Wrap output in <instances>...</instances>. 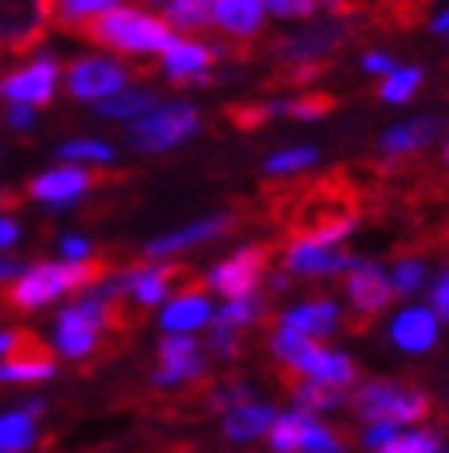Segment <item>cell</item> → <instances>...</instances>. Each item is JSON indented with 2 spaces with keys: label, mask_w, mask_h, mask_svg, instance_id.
<instances>
[{
  "label": "cell",
  "mask_w": 449,
  "mask_h": 453,
  "mask_svg": "<svg viewBox=\"0 0 449 453\" xmlns=\"http://www.w3.org/2000/svg\"><path fill=\"white\" fill-rule=\"evenodd\" d=\"M59 71L63 66L52 56H37L27 66L0 78V96L8 104H27V107H49L59 85Z\"/></svg>",
  "instance_id": "cell-10"
},
{
  "label": "cell",
  "mask_w": 449,
  "mask_h": 453,
  "mask_svg": "<svg viewBox=\"0 0 449 453\" xmlns=\"http://www.w3.org/2000/svg\"><path fill=\"white\" fill-rule=\"evenodd\" d=\"M335 104H339V100H335L331 93H299V96H291V100H277V104H273V115H287V119H306V122H313V119L331 115Z\"/></svg>",
  "instance_id": "cell-30"
},
{
  "label": "cell",
  "mask_w": 449,
  "mask_h": 453,
  "mask_svg": "<svg viewBox=\"0 0 449 453\" xmlns=\"http://www.w3.org/2000/svg\"><path fill=\"white\" fill-rule=\"evenodd\" d=\"M379 453H442L438 435L431 432H413V435H394L391 442L379 446Z\"/></svg>",
  "instance_id": "cell-37"
},
{
  "label": "cell",
  "mask_w": 449,
  "mask_h": 453,
  "mask_svg": "<svg viewBox=\"0 0 449 453\" xmlns=\"http://www.w3.org/2000/svg\"><path fill=\"white\" fill-rule=\"evenodd\" d=\"M420 280H423V262L401 258V265L394 269V291H398V296H409V291H416Z\"/></svg>",
  "instance_id": "cell-40"
},
{
  "label": "cell",
  "mask_w": 449,
  "mask_h": 453,
  "mask_svg": "<svg viewBox=\"0 0 449 453\" xmlns=\"http://www.w3.org/2000/svg\"><path fill=\"white\" fill-rule=\"evenodd\" d=\"M291 369L295 372H306L313 380H324V383H339V388H346V383H354L357 369H354V361L346 354H331L317 343H306V350L291 361Z\"/></svg>",
  "instance_id": "cell-18"
},
{
  "label": "cell",
  "mask_w": 449,
  "mask_h": 453,
  "mask_svg": "<svg viewBox=\"0 0 449 453\" xmlns=\"http://www.w3.org/2000/svg\"><path fill=\"white\" fill-rule=\"evenodd\" d=\"M74 37L93 41L100 49L122 52V56H159L166 44L177 37L163 15H148L141 8H110L93 19H85L74 30Z\"/></svg>",
  "instance_id": "cell-2"
},
{
  "label": "cell",
  "mask_w": 449,
  "mask_h": 453,
  "mask_svg": "<svg viewBox=\"0 0 449 453\" xmlns=\"http://www.w3.org/2000/svg\"><path fill=\"white\" fill-rule=\"evenodd\" d=\"M110 328V306L103 299H81L66 306L56 321V347L66 357H88L100 343V332Z\"/></svg>",
  "instance_id": "cell-7"
},
{
  "label": "cell",
  "mask_w": 449,
  "mask_h": 453,
  "mask_svg": "<svg viewBox=\"0 0 449 453\" xmlns=\"http://www.w3.org/2000/svg\"><path fill=\"white\" fill-rule=\"evenodd\" d=\"M133 78V71L118 59H103V56H81L74 63H66V93L74 100H88L96 104L110 93L126 88Z\"/></svg>",
  "instance_id": "cell-9"
},
{
  "label": "cell",
  "mask_w": 449,
  "mask_h": 453,
  "mask_svg": "<svg viewBox=\"0 0 449 453\" xmlns=\"http://www.w3.org/2000/svg\"><path fill=\"white\" fill-rule=\"evenodd\" d=\"M122 0H52V27H59L63 34H74L85 19L110 12Z\"/></svg>",
  "instance_id": "cell-29"
},
{
  "label": "cell",
  "mask_w": 449,
  "mask_h": 453,
  "mask_svg": "<svg viewBox=\"0 0 449 453\" xmlns=\"http://www.w3.org/2000/svg\"><path fill=\"white\" fill-rule=\"evenodd\" d=\"M210 27H217L236 44H247L265 27V4L262 0H214L210 4Z\"/></svg>",
  "instance_id": "cell-16"
},
{
  "label": "cell",
  "mask_w": 449,
  "mask_h": 453,
  "mask_svg": "<svg viewBox=\"0 0 449 453\" xmlns=\"http://www.w3.org/2000/svg\"><path fill=\"white\" fill-rule=\"evenodd\" d=\"M299 453H343V442L335 439L324 424L309 420L302 432V442H299Z\"/></svg>",
  "instance_id": "cell-38"
},
{
  "label": "cell",
  "mask_w": 449,
  "mask_h": 453,
  "mask_svg": "<svg viewBox=\"0 0 449 453\" xmlns=\"http://www.w3.org/2000/svg\"><path fill=\"white\" fill-rule=\"evenodd\" d=\"M350 405H354V413L365 420L420 424L431 413V395L423 388H413V383H401V380H372L354 391Z\"/></svg>",
  "instance_id": "cell-4"
},
{
  "label": "cell",
  "mask_w": 449,
  "mask_h": 453,
  "mask_svg": "<svg viewBox=\"0 0 449 453\" xmlns=\"http://www.w3.org/2000/svg\"><path fill=\"white\" fill-rule=\"evenodd\" d=\"M224 119L236 129H262L277 115H273V104H232V107H224Z\"/></svg>",
  "instance_id": "cell-35"
},
{
  "label": "cell",
  "mask_w": 449,
  "mask_h": 453,
  "mask_svg": "<svg viewBox=\"0 0 449 453\" xmlns=\"http://www.w3.org/2000/svg\"><path fill=\"white\" fill-rule=\"evenodd\" d=\"M387 81L379 85V96H384L387 104H406L416 88H420V81H423V71L420 66H394L391 74H384Z\"/></svg>",
  "instance_id": "cell-32"
},
{
  "label": "cell",
  "mask_w": 449,
  "mask_h": 453,
  "mask_svg": "<svg viewBox=\"0 0 449 453\" xmlns=\"http://www.w3.org/2000/svg\"><path fill=\"white\" fill-rule=\"evenodd\" d=\"M34 343V332H0V357L19 354L22 347Z\"/></svg>",
  "instance_id": "cell-44"
},
{
  "label": "cell",
  "mask_w": 449,
  "mask_h": 453,
  "mask_svg": "<svg viewBox=\"0 0 449 453\" xmlns=\"http://www.w3.org/2000/svg\"><path fill=\"white\" fill-rule=\"evenodd\" d=\"M56 372V361L52 354L44 350V343H34L22 347L19 354H8L0 357V383H41Z\"/></svg>",
  "instance_id": "cell-19"
},
{
  "label": "cell",
  "mask_w": 449,
  "mask_h": 453,
  "mask_svg": "<svg viewBox=\"0 0 449 453\" xmlns=\"http://www.w3.org/2000/svg\"><path fill=\"white\" fill-rule=\"evenodd\" d=\"M317 163V151L313 148H287V151H277L273 158L265 163V173L269 177H284V173H299L306 166Z\"/></svg>",
  "instance_id": "cell-34"
},
{
  "label": "cell",
  "mask_w": 449,
  "mask_h": 453,
  "mask_svg": "<svg viewBox=\"0 0 449 453\" xmlns=\"http://www.w3.org/2000/svg\"><path fill=\"white\" fill-rule=\"evenodd\" d=\"M361 66H365V71H369V74H391V71H394V66H398V63H394L391 56H384V52H369V56L361 59Z\"/></svg>",
  "instance_id": "cell-46"
},
{
  "label": "cell",
  "mask_w": 449,
  "mask_h": 453,
  "mask_svg": "<svg viewBox=\"0 0 449 453\" xmlns=\"http://www.w3.org/2000/svg\"><path fill=\"white\" fill-rule=\"evenodd\" d=\"M435 335H438V325H435V313L428 310H406L394 321V343L401 350H413V354L431 350Z\"/></svg>",
  "instance_id": "cell-22"
},
{
  "label": "cell",
  "mask_w": 449,
  "mask_h": 453,
  "mask_svg": "<svg viewBox=\"0 0 449 453\" xmlns=\"http://www.w3.org/2000/svg\"><path fill=\"white\" fill-rule=\"evenodd\" d=\"M335 321H339V310H335V303H309V306H295V310H287L280 317V325L287 328H295L309 339H317V335H328L335 328Z\"/></svg>",
  "instance_id": "cell-26"
},
{
  "label": "cell",
  "mask_w": 449,
  "mask_h": 453,
  "mask_svg": "<svg viewBox=\"0 0 449 453\" xmlns=\"http://www.w3.org/2000/svg\"><path fill=\"white\" fill-rule=\"evenodd\" d=\"M431 299H435V310L445 317V321H449V273L435 284V291H431Z\"/></svg>",
  "instance_id": "cell-48"
},
{
  "label": "cell",
  "mask_w": 449,
  "mask_h": 453,
  "mask_svg": "<svg viewBox=\"0 0 449 453\" xmlns=\"http://www.w3.org/2000/svg\"><path fill=\"white\" fill-rule=\"evenodd\" d=\"M435 30H438V34H445V37H449V12H442V15H438V19H435Z\"/></svg>",
  "instance_id": "cell-50"
},
{
  "label": "cell",
  "mask_w": 449,
  "mask_h": 453,
  "mask_svg": "<svg viewBox=\"0 0 449 453\" xmlns=\"http://www.w3.org/2000/svg\"><path fill=\"white\" fill-rule=\"evenodd\" d=\"M52 30V0H0V52L27 56Z\"/></svg>",
  "instance_id": "cell-6"
},
{
  "label": "cell",
  "mask_w": 449,
  "mask_h": 453,
  "mask_svg": "<svg viewBox=\"0 0 449 453\" xmlns=\"http://www.w3.org/2000/svg\"><path fill=\"white\" fill-rule=\"evenodd\" d=\"M442 133V119L428 115V119H413L406 126H394L384 137V155H416L423 151Z\"/></svg>",
  "instance_id": "cell-21"
},
{
  "label": "cell",
  "mask_w": 449,
  "mask_h": 453,
  "mask_svg": "<svg viewBox=\"0 0 449 453\" xmlns=\"http://www.w3.org/2000/svg\"><path fill=\"white\" fill-rule=\"evenodd\" d=\"M210 321V306L203 299V291H177V299L163 313V328L166 332H192L199 325Z\"/></svg>",
  "instance_id": "cell-23"
},
{
  "label": "cell",
  "mask_w": 449,
  "mask_h": 453,
  "mask_svg": "<svg viewBox=\"0 0 449 453\" xmlns=\"http://www.w3.org/2000/svg\"><path fill=\"white\" fill-rule=\"evenodd\" d=\"M210 4L214 0H163L159 15L166 19L170 30L199 34V30H210Z\"/></svg>",
  "instance_id": "cell-25"
},
{
  "label": "cell",
  "mask_w": 449,
  "mask_h": 453,
  "mask_svg": "<svg viewBox=\"0 0 449 453\" xmlns=\"http://www.w3.org/2000/svg\"><path fill=\"white\" fill-rule=\"evenodd\" d=\"M354 41V27L346 19L331 15L328 22H317V27H306L299 34H284L277 41H269V52L284 63H295V59H328L343 49V44Z\"/></svg>",
  "instance_id": "cell-8"
},
{
  "label": "cell",
  "mask_w": 449,
  "mask_h": 453,
  "mask_svg": "<svg viewBox=\"0 0 449 453\" xmlns=\"http://www.w3.org/2000/svg\"><path fill=\"white\" fill-rule=\"evenodd\" d=\"M159 104V96L148 93V88H118V93H110L103 100H96V111L103 119H122V122H133L141 119L144 111H151Z\"/></svg>",
  "instance_id": "cell-27"
},
{
  "label": "cell",
  "mask_w": 449,
  "mask_h": 453,
  "mask_svg": "<svg viewBox=\"0 0 449 453\" xmlns=\"http://www.w3.org/2000/svg\"><path fill=\"white\" fill-rule=\"evenodd\" d=\"M309 424V413H291V417H277L269 424V442H273L277 453H299L302 432Z\"/></svg>",
  "instance_id": "cell-31"
},
{
  "label": "cell",
  "mask_w": 449,
  "mask_h": 453,
  "mask_svg": "<svg viewBox=\"0 0 449 453\" xmlns=\"http://www.w3.org/2000/svg\"><path fill=\"white\" fill-rule=\"evenodd\" d=\"M376 427H369V432H365V446L369 449H379V446H384V442H391L394 435H398V424H391V420H372Z\"/></svg>",
  "instance_id": "cell-42"
},
{
  "label": "cell",
  "mask_w": 449,
  "mask_h": 453,
  "mask_svg": "<svg viewBox=\"0 0 449 453\" xmlns=\"http://www.w3.org/2000/svg\"><path fill=\"white\" fill-rule=\"evenodd\" d=\"M258 317H262V299H255V291H251V296H243V299H229V306L217 313V321H214V325L247 328L251 321H258Z\"/></svg>",
  "instance_id": "cell-33"
},
{
  "label": "cell",
  "mask_w": 449,
  "mask_h": 453,
  "mask_svg": "<svg viewBox=\"0 0 449 453\" xmlns=\"http://www.w3.org/2000/svg\"><path fill=\"white\" fill-rule=\"evenodd\" d=\"M19 273H22V265H19V262L0 258V280H11V277H19Z\"/></svg>",
  "instance_id": "cell-49"
},
{
  "label": "cell",
  "mask_w": 449,
  "mask_h": 453,
  "mask_svg": "<svg viewBox=\"0 0 449 453\" xmlns=\"http://www.w3.org/2000/svg\"><path fill=\"white\" fill-rule=\"evenodd\" d=\"M232 229H236V218H232V214L203 218V221L188 225V229H177V233H170V236H159V240H151V243L144 247V255H148V258H159V255H173V251H185V247H195V243H203V240L224 236V233H232Z\"/></svg>",
  "instance_id": "cell-17"
},
{
  "label": "cell",
  "mask_w": 449,
  "mask_h": 453,
  "mask_svg": "<svg viewBox=\"0 0 449 453\" xmlns=\"http://www.w3.org/2000/svg\"><path fill=\"white\" fill-rule=\"evenodd\" d=\"M159 56H163V71L181 85H207L210 66L221 59L217 49H207V44L188 41V37H173Z\"/></svg>",
  "instance_id": "cell-14"
},
{
  "label": "cell",
  "mask_w": 449,
  "mask_h": 453,
  "mask_svg": "<svg viewBox=\"0 0 449 453\" xmlns=\"http://www.w3.org/2000/svg\"><path fill=\"white\" fill-rule=\"evenodd\" d=\"M346 291H350V303L357 310V317L350 321V332H361V325H369L372 317L398 296L394 280L384 273V269L379 265H361V262H354V277H350Z\"/></svg>",
  "instance_id": "cell-12"
},
{
  "label": "cell",
  "mask_w": 449,
  "mask_h": 453,
  "mask_svg": "<svg viewBox=\"0 0 449 453\" xmlns=\"http://www.w3.org/2000/svg\"><path fill=\"white\" fill-rule=\"evenodd\" d=\"M59 158H66V163H110L115 151L100 141H71L59 148Z\"/></svg>",
  "instance_id": "cell-36"
},
{
  "label": "cell",
  "mask_w": 449,
  "mask_h": 453,
  "mask_svg": "<svg viewBox=\"0 0 449 453\" xmlns=\"http://www.w3.org/2000/svg\"><path fill=\"white\" fill-rule=\"evenodd\" d=\"M262 4L277 19H313L321 12V0H262Z\"/></svg>",
  "instance_id": "cell-39"
},
{
  "label": "cell",
  "mask_w": 449,
  "mask_h": 453,
  "mask_svg": "<svg viewBox=\"0 0 449 453\" xmlns=\"http://www.w3.org/2000/svg\"><path fill=\"white\" fill-rule=\"evenodd\" d=\"M103 277H107V262H93V258L41 262V265L22 269L19 277H11V288L4 291V303L15 306V310H37L44 303L66 296V291L93 288Z\"/></svg>",
  "instance_id": "cell-3"
},
{
  "label": "cell",
  "mask_w": 449,
  "mask_h": 453,
  "mask_svg": "<svg viewBox=\"0 0 449 453\" xmlns=\"http://www.w3.org/2000/svg\"><path fill=\"white\" fill-rule=\"evenodd\" d=\"M265 221H273L287 243H339L365 218L369 188L350 170H328L321 177H277L265 185Z\"/></svg>",
  "instance_id": "cell-1"
},
{
  "label": "cell",
  "mask_w": 449,
  "mask_h": 453,
  "mask_svg": "<svg viewBox=\"0 0 449 453\" xmlns=\"http://www.w3.org/2000/svg\"><path fill=\"white\" fill-rule=\"evenodd\" d=\"M210 350H217V354H224V357H236V354L243 350L236 328H229V325H214V332H210Z\"/></svg>",
  "instance_id": "cell-41"
},
{
  "label": "cell",
  "mask_w": 449,
  "mask_h": 453,
  "mask_svg": "<svg viewBox=\"0 0 449 453\" xmlns=\"http://www.w3.org/2000/svg\"><path fill=\"white\" fill-rule=\"evenodd\" d=\"M4 122H8L11 129H19V133L34 129V107H27V104H8V111H4Z\"/></svg>",
  "instance_id": "cell-43"
},
{
  "label": "cell",
  "mask_w": 449,
  "mask_h": 453,
  "mask_svg": "<svg viewBox=\"0 0 449 453\" xmlns=\"http://www.w3.org/2000/svg\"><path fill=\"white\" fill-rule=\"evenodd\" d=\"M273 420H277V413L269 410V405L243 402V405H232L229 417H224V435L229 439H255V435L269 432V424Z\"/></svg>",
  "instance_id": "cell-28"
},
{
  "label": "cell",
  "mask_w": 449,
  "mask_h": 453,
  "mask_svg": "<svg viewBox=\"0 0 449 453\" xmlns=\"http://www.w3.org/2000/svg\"><path fill=\"white\" fill-rule=\"evenodd\" d=\"M59 251H63V258H71V262H78V258H88V240H81V236H63V243H59Z\"/></svg>",
  "instance_id": "cell-45"
},
{
  "label": "cell",
  "mask_w": 449,
  "mask_h": 453,
  "mask_svg": "<svg viewBox=\"0 0 449 453\" xmlns=\"http://www.w3.org/2000/svg\"><path fill=\"white\" fill-rule=\"evenodd\" d=\"M269 262H273V247L269 243H255L243 247L232 258H224L214 273H210V288H217L224 299H243L258 288V280L269 273Z\"/></svg>",
  "instance_id": "cell-11"
},
{
  "label": "cell",
  "mask_w": 449,
  "mask_h": 453,
  "mask_svg": "<svg viewBox=\"0 0 449 453\" xmlns=\"http://www.w3.org/2000/svg\"><path fill=\"white\" fill-rule=\"evenodd\" d=\"M284 265L291 269V273H339V269H354V258L343 255V251H331V243L328 247H317V243H287Z\"/></svg>",
  "instance_id": "cell-20"
},
{
  "label": "cell",
  "mask_w": 449,
  "mask_h": 453,
  "mask_svg": "<svg viewBox=\"0 0 449 453\" xmlns=\"http://www.w3.org/2000/svg\"><path fill=\"white\" fill-rule=\"evenodd\" d=\"M15 243H19V225H15V218L0 214V251H8V247H15Z\"/></svg>",
  "instance_id": "cell-47"
},
{
  "label": "cell",
  "mask_w": 449,
  "mask_h": 453,
  "mask_svg": "<svg viewBox=\"0 0 449 453\" xmlns=\"http://www.w3.org/2000/svg\"><path fill=\"white\" fill-rule=\"evenodd\" d=\"M44 402H30L27 410L0 417V453H27L34 446V420L41 417Z\"/></svg>",
  "instance_id": "cell-24"
},
{
  "label": "cell",
  "mask_w": 449,
  "mask_h": 453,
  "mask_svg": "<svg viewBox=\"0 0 449 453\" xmlns=\"http://www.w3.org/2000/svg\"><path fill=\"white\" fill-rule=\"evenodd\" d=\"M163 365L155 372V383L159 388H177V383L188 380H203V357H199V347L192 335H166L159 347Z\"/></svg>",
  "instance_id": "cell-15"
},
{
  "label": "cell",
  "mask_w": 449,
  "mask_h": 453,
  "mask_svg": "<svg viewBox=\"0 0 449 453\" xmlns=\"http://www.w3.org/2000/svg\"><path fill=\"white\" fill-rule=\"evenodd\" d=\"M100 173L93 170H81L78 163H66L59 170H49V173H41L30 180V196L37 203H49V207H66V203H74L81 199L88 188H96L100 185Z\"/></svg>",
  "instance_id": "cell-13"
},
{
  "label": "cell",
  "mask_w": 449,
  "mask_h": 453,
  "mask_svg": "<svg viewBox=\"0 0 449 453\" xmlns=\"http://www.w3.org/2000/svg\"><path fill=\"white\" fill-rule=\"evenodd\" d=\"M199 129V111L188 104H155L151 111H144L141 119H133L129 126V144L137 151H166L173 144L188 141Z\"/></svg>",
  "instance_id": "cell-5"
},
{
  "label": "cell",
  "mask_w": 449,
  "mask_h": 453,
  "mask_svg": "<svg viewBox=\"0 0 449 453\" xmlns=\"http://www.w3.org/2000/svg\"><path fill=\"white\" fill-rule=\"evenodd\" d=\"M445 166H449V141H445Z\"/></svg>",
  "instance_id": "cell-51"
}]
</instances>
